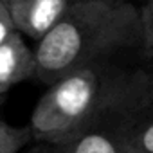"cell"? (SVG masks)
I'll return each instance as SVG.
<instances>
[{
	"instance_id": "obj_2",
	"label": "cell",
	"mask_w": 153,
	"mask_h": 153,
	"mask_svg": "<svg viewBox=\"0 0 153 153\" xmlns=\"http://www.w3.org/2000/svg\"><path fill=\"white\" fill-rule=\"evenodd\" d=\"M142 40L140 7L126 0H74L56 27L36 43V78L52 85L70 72L142 49Z\"/></svg>"
},
{
	"instance_id": "obj_3",
	"label": "cell",
	"mask_w": 153,
	"mask_h": 153,
	"mask_svg": "<svg viewBox=\"0 0 153 153\" xmlns=\"http://www.w3.org/2000/svg\"><path fill=\"white\" fill-rule=\"evenodd\" d=\"M15 29L36 43L63 18L74 0H4Z\"/></svg>"
},
{
	"instance_id": "obj_8",
	"label": "cell",
	"mask_w": 153,
	"mask_h": 153,
	"mask_svg": "<svg viewBox=\"0 0 153 153\" xmlns=\"http://www.w3.org/2000/svg\"><path fill=\"white\" fill-rule=\"evenodd\" d=\"M142 13V52L148 58H153V0H146V4L140 7Z\"/></svg>"
},
{
	"instance_id": "obj_1",
	"label": "cell",
	"mask_w": 153,
	"mask_h": 153,
	"mask_svg": "<svg viewBox=\"0 0 153 153\" xmlns=\"http://www.w3.org/2000/svg\"><path fill=\"white\" fill-rule=\"evenodd\" d=\"M153 101V72L119 61L70 72L49 85L29 130L34 140L61 144L90 131H115Z\"/></svg>"
},
{
	"instance_id": "obj_9",
	"label": "cell",
	"mask_w": 153,
	"mask_h": 153,
	"mask_svg": "<svg viewBox=\"0 0 153 153\" xmlns=\"http://www.w3.org/2000/svg\"><path fill=\"white\" fill-rule=\"evenodd\" d=\"M15 31L16 29H15L11 13H9V9H7L4 0H0V43H4Z\"/></svg>"
},
{
	"instance_id": "obj_7",
	"label": "cell",
	"mask_w": 153,
	"mask_h": 153,
	"mask_svg": "<svg viewBox=\"0 0 153 153\" xmlns=\"http://www.w3.org/2000/svg\"><path fill=\"white\" fill-rule=\"evenodd\" d=\"M31 139L33 133L29 126L18 128L0 119V153H18Z\"/></svg>"
},
{
	"instance_id": "obj_4",
	"label": "cell",
	"mask_w": 153,
	"mask_h": 153,
	"mask_svg": "<svg viewBox=\"0 0 153 153\" xmlns=\"http://www.w3.org/2000/svg\"><path fill=\"white\" fill-rule=\"evenodd\" d=\"M31 78H36L34 49L15 31L4 43H0V96Z\"/></svg>"
},
{
	"instance_id": "obj_5",
	"label": "cell",
	"mask_w": 153,
	"mask_h": 153,
	"mask_svg": "<svg viewBox=\"0 0 153 153\" xmlns=\"http://www.w3.org/2000/svg\"><path fill=\"white\" fill-rule=\"evenodd\" d=\"M123 153H153V101L115 130Z\"/></svg>"
},
{
	"instance_id": "obj_6",
	"label": "cell",
	"mask_w": 153,
	"mask_h": 153,
	"mask_svg": "<svg viewBox=\"0 0 153 153\" xmlns=\"http://www.w3.org/2000/svg\"><path fill=\"white\" fill-rule=\"evenodd\" d=\"M51 148V153H123L115 131H90Z\"/></svg>"
}]
</instances>
